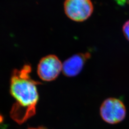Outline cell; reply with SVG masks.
I'll use <instances>...</instances> for the list:
<instances>
[{"label": "cell", "mask_w": 129, "mask_h": 129, "mask_svg": "<svg viewBox=\"0 0 129 129\" xmlns=\"http://www.w3.org/2000/svg\"><path fill=\"white\" fill-rule=\"evenodd\" d=\"M64 9L70 20L82 22L91 16L94 7L91 0H65Z\"/></svg>", "instance_id": "3"}, {"label": "cell", "mask_w": 129, "mask_h": 129, "mask_svg": "<svg viewBox=\"0 0 129 129\" xmlns=\"http://www.w3.org/2000/svg\"><path fill=\"white\" fill-rule=\"evenodd\" d=\"M102 119L106 123L115 124L124 120L126 110L124 103L115 98H109L102 103L100 109Z\"/></svg>", "instance_id": "2"}, {"label": "cell", "mask_w": 129, "mask_h": 129, "mask_svg": "<svg viewBox=\"0 0 129 129\" xmlns=\"http://www.w3.org/2000/svg\"><path fill=\"white\" fill-rule=\"evenodd\" d=\"M31 67L26 64L14 70L10 83V92L15 102L10 116L19 124H22L36 114L39 95L37 86L40 83L31 78Z\"/></svg>", "instance_id": "1"}, {"label": "cell", "mask_w": 129, "mask_h": 129, "mask_svg": "<svg viewBox=\"0 0 129 129\" xmlns=\"http://www.w3.org/2000/svg\"><path fill=\"white\" fill-rule=\"evenodd\" d=\"M63 63L54 55H46L39 61L37 74L42 80L50 82L55 80L62 71Z\"/></svg>", "instance_id": "4"}, {"label": "cell", "mask_w": 129, "mask_h": 129, "mask_svg": "<svg viewBox=\"0 0 129 129\" xmlns=\"http://www.w3.org/2000/svg\"><path fill=\"white\" fill-rule=\"evenodd\" d=\"M115 1H116L117 2V3L120 5L123 4L126 2V0H115Z\"/></svg>", "instance_id": "7"}, {"label": "cell", "mask_w": 129, "mask_h": 129, "mask_svg": "<svg viewBox=\"0 0 129 129\" xmlns=\"http://www.w3.org/2000/svg\"><path fill=\"white\" fill-rule=\"evenodd\" d=\"M28 129H47L44 127H39L37 128H30Z\"/></svg>", "instance_id": "8"}, {"label": "cell", "mask_w": 129, "mask_h": 129, "mask_svg": "<svg viewBox=\"0 0 129 129\" xmlns=\"http://www.w3.org/2000/svg\"><path fill=\"white\" fill-rule=\"evenodd\" d=\"M122 30L125 37L127 38V39H128V41H129V20L127 21L124 24L122 28Z\"/></svg>", "instance_id": "6"}, {"label": "cell", "mask_w": 129, "mask_h": 129, "mask_svg": "<svg viewBox=\"0 0 129 129\" xmlns=\"http://www.w3.org/2000/svg\"><path fill=\"white\" fill-rule=\"evenodd\" d=\"M90 56V54L89 53H78L70 56L63 63V73L69 78L77 76L82 71Z\"/></svg>", "instance_id": "5"}]
</instances>
